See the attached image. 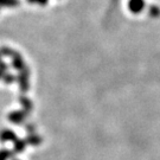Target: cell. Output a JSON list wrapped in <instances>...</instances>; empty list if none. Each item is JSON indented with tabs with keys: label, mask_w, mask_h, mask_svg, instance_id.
Segmentation results:
<instances>
[{
	"label": "cell",
	"mask_w": 160,
	"mask_h": 160,
	"mask_svg": "<svg viewBox=\"0 0 160 160\" xmlns=\"http://www.w3.org/2000/svg\"><path fill=\"white\" fill-rule=\"evenodd\" d=\"M129 6V10L134 13H139L140 11L143 10V6H145V1L143 0H129L128 2Z\"/></svg>",
	"instance_id": "6da1fadb"
},
{
	"label": "cell",
	"mask_w": 160,
	"mask_h": 160,
	"mask_svg": "<svg viewBox=\"0 0 160 160\" xmlns=\"http://www.w3.org/2000/svg\"><path fill=\"white\" fill-rule=\"evenodd\" d=\"M0 139L1 141H7V140H12V141H16L17 138L14 135V133L11 131H4L0 133Z\"/></svg>",
	"instance_id": "7a4b0ae2"
},
{
	"label": "cell",
	"mask_w": 160,
	"mask_h": 160,
	"mask_svg": "<svg viewBox=\"0 0 160 160\" xmlns=\"http://www.w3.org/2000/svg\"><path fill=\"white\" fill-rule=\"evenodd\" d=\"M24 116H25V114H22V113H12L8 118L12 120V122H14V123H20L22 121H23Z\"/></svg>",
	"instance_id": "3957f363"
},
{
	"label": "cell",
	"mask_w": 160,
	"mask_h": 160,
	"mask_svg": "<svg viewBox=\"0 0 160 160\" xmlns=\"http://www.w3.org/2000/svg\"><path fill=\"white\" fill-rule=\"evenodd\" d=\"M25 143L24 141H19V140H16L14 141V151L16 152H22L24 149V147H25Z\"/></svg>",
	"instance_id": "277c9868"
},
{
	"label": "cell",
	"mask_w": 160,
	"mask_h": 160,
	"mask_svg": "<svg viewBox=\"0 0 160 160\" xmlns=\"http://www.w3.org/2000/svg\"><path fill=\"white\" fill-rule=\"evenodd\" d=\"M18 4H19V0H0V5L16 6Z\"/></svg>",
	"instance_id": "5b68a950"
},
{
	"label": "cell",
	"mask_w": 160,
	"mask_h": 160,
	"mask_svg": "<svg viewBox=\"0 0 160 160\" xmlns=\"http://www.w3.org/2000/svg\"><path fill=\"white\" fill-rule=\"evenodd\" d=\"M4 80H5L6 83H11L12 81L14 80V77H13V76H11V75H6L5 77H4Z\"/></svg>",
	"instance_id": "8992f818"
},
{
	"label": "cell",
	"mask_w": 160,
	"mask_h": 160,
	"mask_svg": "<svg viewBox=\"0 0 160 160\" xmlns=\"http://www.w3.org/2000/svg\"><path fill=\"white\" fill-rule=\"evenodd\" d=\"M29 1L30 2H39L42 5H44V4L48 2V0H29Z\"/></svg>",
	"instance_id": "52a82bcc"
},
{
	"label": "cell",
	"mask_w": 160,
	"mask_h": 160,
	"mask_svg": "<svg viewBox=\"0 0 160 160\" xmlns=\"http://www.w3.org/2000/svg\"><path fill=\"white\" fill-rule=\"evenodd\" d=\"M5 69H6V65L4 63H2V62H0V71L2 72V71H4Z\"/></svg>",
	"instance_id": "ba28073f"
},
{
	"label": "cell",
	"mask_w": 160,
	"mask_h": 160,
	"mask_svg": "<svg viewBox=\"0 0 160 160\" xmlns=\"http://www.w3.org/2000/svg\"><path fill=\"white\" fill-rule=\"evenodd\" d=\"M0 75H1V71H0Z\"/></svg>",
	"instance_id": "9c48e42d"
}]
</instances>
